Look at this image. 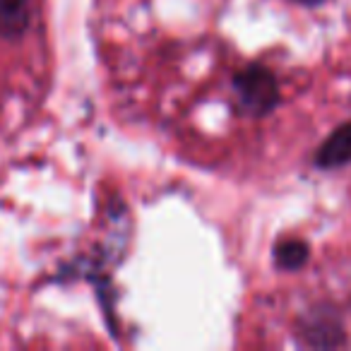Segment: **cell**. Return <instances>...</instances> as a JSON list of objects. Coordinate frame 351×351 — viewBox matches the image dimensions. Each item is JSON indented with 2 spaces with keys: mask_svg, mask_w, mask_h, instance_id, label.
I'll list each match as a JSON object with an SVG mask.
<instances>
[{
  "mask_svg": "<svg viewBox=\"0 0 351 351\" xmlns=\"http://www.w3.org/2000/svg\"><path fill=\"white\" fill-rule=\"evenodd\" d=\"M234 87L239 92V99L250 113L255 116H263V113L272 111V106L277 104V80L272 77L267 68H245L243 73L236 75Z\"/></svg>",
  "mask_w": 351,
  "mask_h": 351,
  "instance_id": "1",
  "label": "cell"
},
{
  "mask_svg": "<svg viewBox=\"0 0 351 351\" xmlns=\"http://www.w3.org/2000/svg\"><path fill=\"white\" fill-rule=\"evenodd\" d=\"M29 0H0V36L17 39L29 27Z\"/></svg>",
  "mask_w": 351,
  "mask_h": 351,
  "instance_id": "2",
  "label": "cell"
},
{
  "mask_svg": "<svg viewBox=\"0 0 351 351\" xmlns=\"http://www.w3.org/2000/svg\"><path fill=\"white\" fill-rule=\"evenodd\" d=\"M351 159V123L341 125L317 152L320 166H339Z\"/></svg>",
  "mask_w": 351,
  "mask_h": 351,
  "instance_id": "3",
  "label": "cell"
},
{
  "mask_svg": "<svg viewBox=\"0 0 351 351\" xmlns=\"http://www.w3.org/2000/svg\"><path fill=\"white\" fill-rule=\"evenodd\" d=\"M274 255H277L279 267L296 269L308 260V245L303 241H282L277 245V250H274Z\"/></svg>",
  "mask_w": 351,
  "mask_h": 351,
  "instance_id": "4",
  "label": "cell"
},
{
  "mask_svg": "<svg viewBox=\"0 0 351 351\" xmlns=\"http://www.w3.org/2000/svg\"><path fill=\"white\" fill-rule=\"evenodd\" d=\"M301 3H308V5H315V3H322V0H301Z\"/></svg>",
  "mask_w": 351,
  "mask_h": 351,
  "instance_id": "5",
  "label": "cell"
}]
</instances>
